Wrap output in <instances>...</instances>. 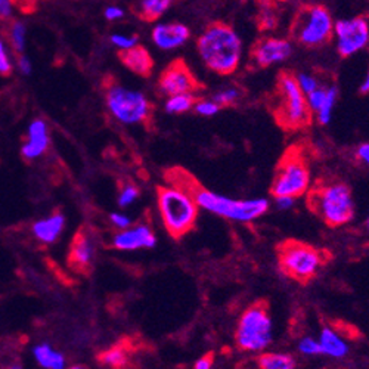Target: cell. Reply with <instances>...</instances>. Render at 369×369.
Listing matches in <instances>:
<instances>
[{
  "label": "cell",
  "mask_w": 369,
  "mask_h": 369,
  "mask_svg": "<svg viewBox=\"0 0 369 369\" xmlns=\"http://www.w3.org/2000/svg\"><path fill=\"white\" fill-rule=\"evenodd\" d=\"M197 53L204 67L217 75H231L240 68L244 57L243 39L225 23H213L197 37Z\"/></svg>",
  "instance_id": "cell-1"
},
{
  "label": "cell",
  "mask_w": 369,
  "mask_h": 369,
  "mask_svg": "<svg viewBox=\"0 0 369 369\" xmlns=\"http://www.w3.org/2000/svg\"><path fill=\"white\" fill-rule=\"evenodd\" d=\"M176 178L179 179H170L171 184H178V187L188 189L193 195L200 209L223 217L226 220L249 223L260 219V217L266 214L269 210V201L266 198H231L226 197V195L216 193L202 188L201 184L192 180L189 176H179V171H176Z\"/></svg>",
  "instance_id": "cell-2"
},
{
  "label": "cell",
  "mask_w": 369,
  "mask_h": 369,
  "mask_svg": "<svg viewBox=\"0 0 369 369\" xmlns=\"http://www.w3.org/2000/svg\"><path fill=\"white\" fill-rule=\"evenodd\" d=\"M157 201L161 222L170 236L182 238L193 229L200 207L188 189L171 183L160 187Z\"/></svg>",
  "instance_id": "cell-3"
},
{
  "label": "cell",
  "mask_w": 369,
  "mask_h": 369,
  "mask_svg": "<svg viewBox=\"0 0 369 369\" xmlns=\"http://www.w3.org/2000/svg\"><path fill=\"white\" fill-rule=\"evenodd\" d=\"M310 205L331 227L349 223L354 214L352 189L343 182H332L313 191L310 195Z\"/></svg>",
  "instance_id": "cell-4"
},
{
  "label": "cell",
  "mask_w": 369,
  "mask_h": 369,
  "mask_svg": "<svg viewBox=\"0 0 369 369\" xmlns=\"http://www.w3.org/2000/svg\"><path fill=\"white\" fill-rule=\"evenodd\" d=\"M272 331L274 322L267 306L262 301H257L248 306L238 321L235 331L236 346L244 352H263L272 343Z\"/></svg>",
  "instance_id": "cell-5"
},
{
  "label": "cell",
  "mask_w": 369,
  "mask_h": 369,
  "mask_svg": "<svg viewBox=\"0 0 369 369\" xmlns=\"http://www.w3.org/2000/svg\"><path fill=\"white\" fill-rule=\"evenodd\" d=\"M278 104L275 115L278 123L290 130L301 129L310 123V110L294 74L282 73L278 79Z\"/></svg>",
  "instance_id": "cell-6"
},
{
  "label": "cell",
  "mask_w": 369,
  "mask_h": 369,
  "mask_svg": "<svg viewBox=\"0 0 369 369\" xmlns=\"http://www.w3.org/2000/svg\"><path fill=\"white\" fill-rule=\"evenodd\" d=\"M105 101L111 115L123 124L146 123L153 114V105L144 92L124 88L115 82L105 83Z\"/></svg>",
  "instance_id": "cell-7"
},
{
  "label": "cell",
  "mask_w": 369,
  "mask_h": 369,
  "mask_svg": "<svg viewBox=\"0 0 369 369\" xmlns=\"http://www.w3.org/2000/svg\"><path fill=\"white\" fill-rule=\"evenodd\" d=\"M325 260L321 249L300 241H285L278 247L281 272L299 282H308L316 276Z\"/></svg>",
  "instance_id": "cell-8"
},
{
  "label": "cell",
  "mask_w": 369,
  "mask_h": 369,
  "mask_svg": "<svg viewBox=\"0 0 369 369\" xmlns=\"http://www.w3.org/2000/svg\"><path fill=\"white\" fill-rule=\"evenodd\" d=\"M335 21L330 10L322 5L301 8L292 24V36L301 46L316 49L332 39Z\"/></svg>",
  "instance_id": "cell-9"
},
{
  "label": "cell",
  "mask_w": 369,
  "mask_h": 369,
  "mask_svg": "<svg viewBox=\"0 0 369 369\" xmlns=\"http://www.w3.org/2000/svg\"><path fill=\"white\" fill-rule=\"evenodd\" d=\"M310 187V170L308 161L297 153H287L281 160L272 182V195L276 197L299 198Z\"/></svg>",
  "instance_id": "cell-10"
},
{
  "label": "cell",
  "mask_w": 369,
  "mask_h": 369,
  "mask_svg": "<svg viewBox=\"0 0 369 369\" xmlns=\"http://www.w3.org/2000/svg\"><path fill=\"white\" fill-rule=\"evenodd\" d=\"M332 40L341 58H350L369 45V23L366 17H352L335 21Z\"/></svg>",
  "instance_id": "cell-11"
},
{
  "label": "cell",
  "mask_w": 369,
  "mask_h": 369,
  "mask_svg": "<svg viewBox=\"0 0 369 369\" xmlns=\"http://www.w3.org/2000/svg\"><path fill=\"white\" fill-rule=\"evenodd\" d=\"M158 91L162 95L195 93L200 91V83L183 61H175L162 70L158 79Z\"/></svg>",
  "instance_id": "cell-12"
},
{
  "label": "cell",
  "mask_w": 369,
  "mask_h": 369,
  "mask_svg": "<svg viewBox=\"0 0 369 369\" xmlns=\"http://www.w3.org/2000/svg\"><path fill=\"white\" fill-rule=\"evenodd\" d=\"M292 52H294V48L288 39L265 37L260 39L253 46L252 57L258 67L267 68L287 62L292 57Z\"/></svg>",
  "instance_id": "cell-13"
},
{
  "label": "cell",
  "mask_w": 369,
  "mask_h": 369,
  "mask_svg": "<svg viewBox=\"0 0 369 369\" xmlns=\"http://www.w3.org/2000/svg\"><path fill=\"white\" fill-rule=\"evenodd\" d=\"M154 45L160 50H176L183 48L191 40V28L183 23H160L151 31Z\"/></svg>",
  "instance_id": "cell-14"
},
{
  "label": "cell",
  "mask_w": 369,
  "mask_h": 369,
  "mask_svg": "<svg viewBox=\"0 0 369 369\" xmlns=\"http://www.w3.org/2000/svg\"><path fill=\"white\" fill-rule=\"evenodd\" d=\"M157 244V236L154 231L151 229L148 225H138L130 226L127 229H122L118 232L114 240L113 245L122 252H133L139 248H153Z\"/></svg>",
  "instance_id": "cell-15"
},
{
  "label": "cell",
  "mask_w": 369,
  "mask_h": 369,
  "mask_svg": "<svg viewBox=\"0 0 369 369\" xmlns=\"http://www.w3.org/2000/svg\"><path fill=\"white\" fill-rule=\"evenodd\" d=\"M95 257V241L92 235L88 232V229H82L75 234L74 240L71 243L70 249V265L80 270V272H86L89 270Z\"/></svg>",
  "instance_id": "cell-16"
},
{
  "label": "cell",
  "mask_w": 369,
  "mask_h": 369,
  "mask_svg": "<svg viewBox=\"0 0 369 369\" xmlns=\"http://www.w3.org/2000/svg\"><path fill=\"white\" fill-rule=\"evenodd\" d=\"M118 58L123 62L126 68H129L133 74L140 77H149L154 68V59L151 57L146 48L136 45L132 49L120 50Z\"/></svg>",
  "instance_id": "cell-17"
},
{
  "label": "cell",
  "mask_w": 369,
  "mask_h": 369,
  "mask_svg": "<svg viewBox=\"0 0 369 369\" xmlns=\"http://www.w3.org/2000/svg\"><path fill=\"white\" fill-rule=\"evenodd\" d=\"M49 146V133L48 126L43 120H35L28 127L27 142L21 149L24 158L36 160L40 155L45 154V151Z\"/></svg>",
  "instance_id": "cell-18"
},
{
  "label": "cell",
  "mask_w": 369,
  "mask_h": 369,
  "mask_svg": "<svg viewBox=\"0 0 369 369\" xmlns=\"http://www.w3.org/2000/svg\"><path fill=\"white\" fill-rule=\"evenodd\" d=\"M318 341L321 347V354L332 357V359H343V357L349 354V343L331 327L322 328Z\"/></svg>",
  "instance_id": "cell-19"
},
{
  "label": "cell",
  "mask_w": 369,
  "mask_h": 369,
  "mask_svg": "<svg viewBox=\"0 0 369 369\" xmlns=\"http://www.w3.org/2000/svg\"><path fill=\"white\" fill-rule=\"evenodd\" d=\"M65 217L61 213H55L48 219L37 220L32 225V234L43 244H52L58 240V236L64 231Z\"/></svg>",
  "instance_id": "cell-20"
},
{
  "label": "cell",
  "mask_w": 369,
  "mask_h": 369,
  "mask_svg": "<svg viewBox=\"0 0 369 369\" xmlns=\"http://www.w3.org/2000/svg\"><path fill=\"white\" fill-rule=\"evenodd\" d=\"M32 354H35L39 365L45 369H65V357L61 352L55 350L48 343L37 344L32 347Z\"/></svg>",
  "instance_id": "cell-21"
},
{
  "label": "cell",
  "mask_w": 369,
  "mask_h": 369,
  "mask_svg": "<svg viewBox=\"0 0 369 369\" xmlns=\"http://www.w3.org/2000/svg\"><path fill=\"white\" fill-rule=\"evenodd\" d=\"M175 3V0H140L138 5V15L146 23H154L164 15Z\"/></svg>",
  "instance_id": "cell-22"
},
{
  "label": "cell",
  "mask_w": 369,
  "mask_h": 369,
  "mask_svg": "<svg viewBox=\"0 0 369 369\" xmlns=\"http://www.w3.org/2000/svg\"><path fill=\"white\" fill-rule=\"evenodd\" d=\"M260 369H296V359L288 353L266 352L257 359Z\"/></svg>",
  "instance_id": "cell-23"
},
{
  "label": "cell",
  "mask_w": 369,
  "mask_h": 369,
  "mask_svg": "<svg viewBox=\"0 0 369 369\" xmlns=\"http://www.w3.org/2000/svg\"><path fill=\"white\" fill-rule=\"evenodd\" d=\"M195 101H197L195 93L171 95V96H167L164 108L169 114H173V115L184 114V113H188L189 110H193Z\"/></svg>",
  "instance_id": "cell-24"
},
{
  "label": "cell",
  "mask_w": 369,
  "mask_h": 369,
  "mask_svg": "<svg viewBox=\"0 0 369 369\" xmlns=\"http://www.w3.org/2000/svg\"><path fill=\"white\" fill-rule=\"evenodd\" d=\"M337 100H339V91L335 86H328V91H327V97H325V101L322 104V106L319 108V111L314 114L316 115V120L319 124L322 126H327L331 123L332 120V114L335 110V105H337Z\"/></svg>",
  "instance_id": "cell-25"
},
{
  "label": "cell",
  "mask_w": 369,
  "mask_h": 369,
  "mask_svg": "<svg viewBox=\"0 0 369 369\" xmlns=\"http://www.w3.org/2000/svg\"><path fill=\"white\" fill-rule=\"evenodd\" d=\"M100 361L113 369H123L127 365V353L122 347H113V349L100 354Z\"/></svg>",
  "instance_id": "cell-26"
},
{
  "label": "cell",
  "mask_w": 369,
  "mask_h": 369,
  "mask_svg": "<svg viewBox=\"0 0 369 369\" xmlns=\"http://www.w3.org/2000/svg\"><path fill=\"white\" fill-rule=\"evenodd\" d=\"M241 96L243 93L240 89L235 88V86H227V88H222L220 91H217L213 95V101L223 108V106L235 105L238 101H240Z\"/></svg>",
  "instance_id": "cell-27"
},
{
  "label": "cell",
  "mask_w": 369,
  "mask_h": 369,
  "mask_svg": "<svg viewBox=\"0 0 369 369\" xmlns=\"http://www.w3.org/2000/svg\"><path fill=\"white\" fill-rule=\"evenodd\" d=\"M10 41H12V45L15 48L17 52H23L24 46H26V26L23 23H15L10 26Z\"/></svg>",
  "instance_id": "cell-28"
},
{
  "label": "cell",
  "mask_w": 369,
  "mask_h": 369,
  "mask_svg": "<svg viewBox=\"0 0 369 369\" xmlns=\"http://www.w3.org/2000/svg\"><path fill=\"white\" fill-rule=\"evenodd\" d=\"M220 110H222V106L217 102H214L213 97L211 100L195 101V105H193V111L202 117H214L219 114Z\"/></svg>",
  "instance_id": "cell-29"
},
{
  "label": "cell",
  "mask_w": 369,
  "mask_h": 369,
  "mask_svg": "<svg viewBox=\"0 0 369 369\" xmlns=\"http://www.w3.org/2000/svg\"><path fill=\"white\" fill-rule=\"evenodd\" d=\"M327 91H328V86H319L316 91H313L312 93L306 95L308 106L312 114H316L319 111V108L322 106L325 97H327Z\"/></svg>",
  "instance_id": "cell-30"
},
{
  "label": "cell",
  "mask_w": 369,
  "mask_h": 369,
  "mask_svg": "<svg viewBox=\"0 0 369 369\" xmlns=\"http://www.w3.org/2000/svg\"><path fill=\"white\" fill-rule=\"evenodd\" d=\"M296 80H297V83L300 86V89L303 91V93H305V95L312 93L313 91H316L321 86L319 80L310 73H299L296 75Z\"/></svg>",
  "instance_id": "cell-31"
},
{
  "label": "cell",
  "mask_w": 369,
  "mask_h": 369,
  "mask_svg": "<svg viewBox=\"0 0 369 369\" xmlns=\"http://www.w3.org/2000/svg\"><path fill=\"white\" fill-rule=\"evenodd\" d=\"M276 23H278V19H276L275 10L272 9V5H270V2H266L263 9L260 10V27H262L263 30H272L276 27Z\"/></svg>",
  "instance_id": "cell-32"
},
{
  "label": "cell",
  "mask_w": 369,
  "mask_h": 369,
  "mask_svg": "<svg viewBox=\"0 0 369 369\" xmlns=\"http://www.w3.org/2000/svg\"><path fill=\"white\" fill-rule=\"evenodd\" d=\"M297 349L301 354H306V356L321 354V347H319L318 339H313V337H310V335H306V337L300 339Z\"/></svg>",
  "instance_id": "cell-33"
},
{
  "label": "cell",
  "mask_w": 369,
  "mask_h": 369,
  "mask_svg": "<svg viewBox=\"0 0 369 369\" xmlns=\"http://www.w3.org/2000/svg\"><path fill=\"white\" fill-rule=\"evenodd\" d=\"M139 197V189L135 184H126L122 189L120 197H118V205L120 207H129L130 204H133Z\"/></svg>",
  "instance_id": "cell-34"
},
{
  "label": "cell",
  "mask_w": 369,
  "mask_h": 369,
  "mask_svg": "<svg viewBox=\"0 0 369 369\" xmlns=\"http://www.w3.org/2000/svg\"><path fill=\"white\" fill-rule=\"evenodd\" d=\"M138 36H127V35H113L111 36V43L114 46H117L120 50H127L132 49L138 45Z\"/></svg>",
  "instance_id": "cell-35"
},
{
  "label": "cell",
  "mask_w": 369,
  "mask_h": 369,
  "mask_svg": "<svg viewBox=\"0 0 369 369\" xmlns=\"http://www.w3.org/2000/svg\"><path fill=\"white\" fill-rule=\"evenodd\" d=\"M12 73V64L9 61V55L5 48L3 40L0 39V75H9Z\"/></svg>",
  "instance_id": "cell-36"
},
{
  "label": "cell",
  "mask_w": 369,
  "mask_h": 369,
  "mask_svg": "<svg viewBox=\"0 0 369 369\" xmlns=\"http://www.w3.org/2000/svg\"><path fill=\"white\" fill-rule=\"evenodd\" d=\"M110 219H111L113 225L117 226L118 229H127V227H130V225H132V220H130L127 216H124L122 213H113L110 216Z\"/></svg>",
  "instance_id": "cell-37"
},
{
  "label": "cell",
  "mask_w": 369,
  "mask_h": 369,
  "mask_svg": "<svg viewBox=\"0 0 369 369\" xmlns=\"http://www.w3.org/2000/svg\"><path fill=\"white\" fill-rule=\"evenodd\" d=\"M124 9H122L120 6H110L105 9V18L108 21H117V19H122L124 17Z\"/></svg>",
  "instance_id": "cell-38"
},
{
  "label": "cell",
  "mask_w": 369,
  "mask_h": 369,
  "mask_svg": "<svg viewBox=\"0 0 369 369\" xmlns=\"http://www.w3.org/2000/svg\"><path fill=\"white\" fill-rule=\"evenodd\" d=\"M356 157L362 162V164L369 167V142H365V144L357 146Z\"/></svg>",
  "instance_id": "cell-39"
},
{
  "label": "cell",
  "mask_w": 369,
  "mask_h": 369,
  "mask_svg": "<svg viewBox=\"0 0 369 369\" xmlns=\"http://www.w3.org/2000/svg\"><path fill=\"white\" fill-rule=\"evenodd\" d=\"M294 202H296V198H291V197H276V198H275L276 207H278L281 211L291 210L292 207H294Z\"/></svg>",
  "instance_id": "cell-40"
},
{
  "label": "cell",
  "mask_w": 369,
  "mask_h": 369,
  "mask_svg": "<svg viewBox=\"0 0 369 369\" xmlns=\"http://www.w3.org/2000/svg\"><path fill=\"white\" fill-rule=\"evenodd\" d=\"M214 363V356L213 353H207L205 356H202L201 359H198L193 365V369H211Z\"/></svg>",
  "instance_id": "cell-41"
},
{
  "label": "cell",
  "mask_w": 369,
  "mask_h": 369,
  "mask_svg": "<svg viewBox=\"0 0 369 369\" xmlns=\"http://www.w3.org/2000/svg\"><path fill=\"white\" fill-rule=\"evenodd\" d=\"M12 14V2L10 0H0V19H8Z\"/></svg>",
  "instance_id": "cell-42"
},
{
  "label": "cell",
  "mask_w": 369,
  "mask_h": 369,
  "mask_svg": "<svg viewBox=\"0 0 369 369\" xmlns=\"http://www.w3.org/2000/svg\"><path fill=\"white\" fill-rule=\"evenodd\" d=\"M18 67H19V71L23 73V74H30L31 73V62L24 55H21L18 58Z\"/></svg>",
  "instance_id": "cell-43"
},
{
  "label": "cell",
  "mask_w": 369,
  "mask_h": 369,
  "mask_svg": "<svg viewBox=\"0 0 369 369\" xmlns=\"http://www.w3.org/2000/svg\"><path fill=\"white\" fill-rule=\"evenodd\" d=\"M359 92H361L362 95H368V93H369V70L366 71L365 77H363V80H362V83H361V86H359Z\"/></svg>",
  "instance_id": "cell-44"
},
{
  "label": "cell",
  "mask_w": 369,
  "mask_h": 369,
  "mask_svg": "<svg viewBox=\"0 0 369 369\" xmlns=\"http://www.w3.org/2000/svg\"><path fill=\"white\" fill-rule=\"evenodd\" d=\"M70 369H86V368H83V366H80V365H75V366H71Z\"/></svg>",
  "instance_id": "cell-45"
},
{
  "label": "cell",
  "mask_w": 369,
  "mask_h": 369,
  "mask_svg": "<svg viewBox=\"0 0 369 369\" xmlns=\"http://www.w3.org/2000/svg\"><path fill=\"white\" fill-rule=\"evenodd\" d=\"M366 229H368V232H369V217H368V220H366Z\"/></svg>",
  "instance_id": "cell-46"
},
{
  "label": "cell",
  "mask_w": 369,
  "mask_h": 369,
  "mask_svg": "<svg viewBox=\"0 0 369 369\" xmlns=\"http://www.w3.org/2000/svg\"><path fill=\"white\" fill-rule=\"evenodd\" d=\"M266 2H282V0H266Z\"/></svg>",
  "instance_id": "cell-47"
},
{
  "label": "cell",
  "mask_w": 369,
  "mask_h": 369,
  "mask_svg": "<svg viewBox=\"0 0 369 369\" xmlns=\"http://www.w3.org/2000/svg\"><path fill=\"white\" fill-rule=\"evenodd\" d=\"M368 23H369V17H368Z\"/></svg>",
  "instance_id": "cell-48"
}]
</instances>
